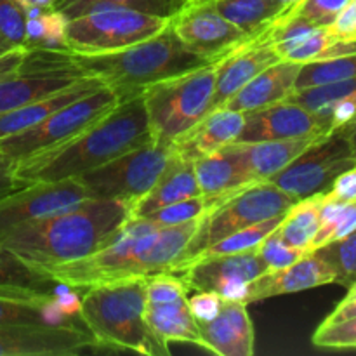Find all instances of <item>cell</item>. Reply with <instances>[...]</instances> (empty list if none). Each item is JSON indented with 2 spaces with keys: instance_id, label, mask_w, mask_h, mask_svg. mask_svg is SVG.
Returning a JSON list of instances; mask_svg holds the SVG:
<instances>
[{
  "instance_id": "cell-42",
  "label": "cell",
  "mask_w": 356,
  "mask_h": 356,
  "mask_svg": "<svg viewBox=\"0 0 356 356\" xmlns=\"http://www.w3.org/2000/svg\"><path fill=\"white\" fill-rule=\"evenodd\" d=\"M336 37L330 35V31L327 30V26H318L301 45L294 49V51L289 52L285 56V61L298 63V65H305V63L315 61L320 54H322L323 49L330 44Z\"/></svg>"
},
{
  "instance_id": "cell-39",
  "label": "cell",
  "mask_w": 356,
  "mask_h": 356,
  "mask_svg": "<svg viewBox=\"0 0 356 356\" xmlns=\"http://www.w3.org/2000/svg\"><path fill=\"white\" fill-rule=\"evenodd\" d=\"M351 0H301L282 17H299L315 26H329Z\"/></svg>"
},
{
  "instance_id": "cell-13",
  "label": "cell",
  "mask_w": 356,
  "mask_h": 356,
  "mask_svg": "<svg viewBox=\"0 0 356 356\" xmlns=\"http://www.w3.org/2000/svg\"><path fill=\"white\" fill-rule=\"evenodd\" d=\"M169 24L184 47L211 61H218L250 37L222 17L209 0L188 2Z\"/></svg>"
},
{
  "instance_id": "cell-28",
  "label": "cell",
  "mask_w": 356,
  "mask_h": 356,
  "mask_svg": "<svg viewBox=\"0 0 356 356\" xmlns=\"http://www.w3.org/2000/svg\"><path fill=\"white\" fill-rule=\"evenodd\" d=\"M322 200L323 193L312 195V197L294 202L291 209L285 212L277 232L289 245L309 252L316 232L320 228Z\"/></svg>"
},
{
  "instance_id": "cell-40",
  "label": "cell",
  "mask_w": 356,
  "mask_h": 356,
  "mask_svg": "<svg viewBox=\"0 0 356 356\" xmlns=\"http://www.w3.org/2000/svg\"><path fill=\"white\" fill-rule=\"evenodd\" d=\"M313 344L316 348L346 350L356 348V316L334 325H320L313 334Z\"/></svg>"
},
{
  "instance_id": "cell-21",
  "label": "cell",
  "mask_w": 356,
  "mask_h": 356,
  "mask_svg": "<svg viewBox=\"0 0 356 356\" xmlns=\"http://www.w3.org/2000/svg\"><path fill=\"white\" fill-rule=\"evenodd\" d=\"M245 124V113L219 106L209 111L198 124L172 143V152L181 159L197 162L198 159L219 152L238 139Z\"/></svg>"
},
{
  "instance_id": "cell-36",
  "label": "cell",
  "mask_w": 356,
  "mask_h": 356,
  "mask_svg": "<svg viewBox=\"0 0 356 356\" xmlns=\"http://www.w3.org/2000/svg\"><path fill=\"white\" fill-rule=\"evenodd\" d=\"M0 47H26V13L17 0H0Z\"/></svg>"
},
{
  "instance_id": "cell-43",
  "label": "cell",
  "mask_w": 356,
  "mask_h": 356,
  "mask_svg": "<svg viewBox=\"0 0 356 356\" xmlns=\"http://www.w3.org/2000/svg\"><path fill=\"white\" fill-rule=\"evenodd\" d=\"M225 299L214 291H195L191 298H188L190 312L197 322H209L214 318L222 308Z\"/></svg>"
},
{
  "instance_id": "cell-27",
  "label": "cell",
  "mask_w": 356,
  "mask_h": 356,
  "mask_svg": "<svg viewBox=\"0 0 356 356\" xmlns=\"http://www.w3.org/2000/svg\"><path fill=\"white\" fill-rule=\"evenodd\" d=\"M58 282L0 245V298L45 302Z\"/></svg>"
},
{
  "instance_id": "cell-22",
  "label": "cell",
  "mask_w": 356,
  "mask_h": 356,
  "mask_svg": "<svg viewBox=\"0 0 356 356\" xmlns=\"http://www.w3.org/2000/svg\"><path fill=\"white\" fill-rule=\"evenodd\" d=\"M325 136V134H323ZM322 136H306L294 139H273V141L232 143L228 148L243 163L256 181H270L298 159Z\"/></svg>"
},
{
  "instance_id": "cell-1",
  "label": "cell",
  "mask_w": 356,
  "mask_h": 356,
  "mask_svg": "<svg viewBox=\"0 0 356 356\" xmlns=\"http://www.w3.org/2000/svg\"><path fill=\"white\" fill-rule=\"evenodd\" d=\"M200 218L174 226H160L148 218H129L103 249L40 271L76 291L125 278L170 273L198 229Z\"/></svg>"
},
{
  "instance_id": "cell-15",
  "label": "cell",
  "mask_w": 356,
  "mask_h": 356,
  "mask_svg": "<svg viewBox=\"0 0 356 356\" xmlns=\"http://www.w3.org/2000/svg\"><path fill=\"white\" fill-rule=\"evenodd\" d=\"M89 193L76 177L31 183L0 200V233L76 207Z\"/></svg>"
},
{
  "instance_id": "cell-51",
  "label": "cell",
  "mask_w": 356,
  "mask_h": 356,
  "mask_svg": "<svg viewBox=\"0 0 356 356\" xmlns=\"http://www.w3.org/2000/svg\"><path fill=\"white\" fill-rule=\"evenodd\" d=\"M17 2L21 3L23 7H44V9H51V7H54V2L56 0H17Z\"/></svg>"
},
{
  "instance_id": "cell-4",
  "label": "cell",
  "mask_w": 356,
  "mask_h": 356,
  "mask_svg": "<svg viewBox=\"0 0 356 356\" xmlns=\"http://www.w3.org/2000/svg\"><path fill=\"white\" fill-rule=\"evenodd\" d=\"M66 52L76 72L101 80L120 99L141 94L152 83L214 63L181 44L170 24L155 37L111 52Z\"/></svg>"
},
{
  "instance_id": "cell-31",
  "label": "cell",
  "mask_w": 356,
  "mask_h": 356,
  "mask_svg": "<svg viewBox=\"0 0 356 356\" xmlns=\"http://www.w3.org/2000/svg\"><path fill=\"white\" fill-rule=\"evenodd\" d=\"M284 216L270 218V219H266V221L256 222V225L238 229V232L232 233V235L222 236L221 240H218V242L211 243V245L205 247L204 250H200V252H198L197 256H195L193 259L186 264V268L190 266V264L197 263V261L212 259V257L226 256V254H238V252H243V250L256 249V247L259 245V243L263 242V240L266 238L271 232H275V229L280 226ZM186 268H184V270H186Z\"/></svg>"
},
{
  "instance_id": "cell-32",
  "label": "cell",
  "mask_w": 356,
  "mask_h": 356,
  "mask_svg": "<svg viewBox=\"0 0 356 356\" xmlns=\"http://www.w3.org/2000/svg\"><path fill=\"white\" fill-rule=\"evenodd\" d=\"M356 229V202H341L323 193L320 209V228L312 243L309 252L325 243L339 240Z\"/></svg>"
},
{
  "instance_id": "cell-25",
  "label": "cell",
  "mask_w": 356,
  "mask_h": 356,
  "mask_svg": "<svg viewBox=\"0 0 356 356\" xmlns=\"http://www.w3.org/2000/svg\"><path fill=\"white\" fill-rule=\"evenodd\" d=\"M200 193L209 202L225 198L252 183H259L250 176L235 153L225 146L219 152L193 162Z\"/></svg>"
},
{
  "instance_id": "cell-45",
  "label": "cell",
  "mask_w": 356,
  "mask_h": 356,
  "mask_svg": "<svg viewBox=\"0 0 356 356\" xmlns=\"http://www.w3.org/2000/svg\"><path fill=\"white\" fill-rule=\"evenodd\" d=\"M356 115V90L350 92L348 96H344L343 99L337 101L329 111H327L325 118L330 125V131H336V129L343 127L344 124L351 120Z\"/></svg>"
},
{
  "instance_id": "cell-44",
  "label": "cell",
  "mask_w": 356,
  "mask_h": 356,
  "mask_svg": "<svg viewBox=\"0 0 356 356\" xmlns=\"http://www.w3.org/2000/svg\"><path fill=\"white\" fill-rule=\"evenodd\" d=\"M16 167H17L16 159L9 156L7 153L0 152V200H2L3 197H7V195L14 193V191L31 184L17 176Z\"/></svg>"
},
{
  "instance_id": "cell-41",
  "label": "cell",
  "mask_w": 356,
  "mask_h": 356,
  "mask_svg": "<svg viewBox=\"0 0 356 356\" xmlns=\"http://www.w3.org/2000/svg\"><path fill=\"white\" fill-rule=\"evenodd\" d=\"M45 302L0 298V325L2 323H45L42 316V308Z\"/></svg>"
},
{
  "instance_id": "cell-53",
  "label": "cell",
  "mask_w": 356,
  "mask_h": 356,
  "mask_svg": "<svg viewBox=\"0 0 356 356\" xmlns=\"http://www.w3.org/2000/svg\"><path fill=\"white\" fill-rule=\"evenodd\" d=\"M188 2H202V0H188Z\"/></svg>"
},
{
  "instance_id": "cell-18",
  "label": "cell",
  "mask_w": 356,
  "mask_h": 356,
  "mask_svg": "<svg viewBox=\"0 0 356 356\" xmlns=\"http://www.w3.org/2000/svg\"><path fill=\"white\" fill-rule=\"evenodd\" d=\"M330 125L322 115L313 113L292 101L247 111L245 124L235 143L273 141V139H294L306 136L329 134Z\"/></svg>"
},
{
  "instance_id": "cell-20",
  "label": "cell",
  "mask_w": 356,
  "mask_h": 356,
  "mask_svg": "<svg viewBox=\"0 0 356 356\" xmlns=\"http://www.w3.org/2000/svg\"><path fill=\"white\" fill-rule=\"evenodd\" d=\"M329 284H336L334 270L318 254L308 252L301 259L292 263L291 266L268 271V273L261 275L256 280L250 282L247 305L264 301V299L275 298V296L309 291V289Z\"/></svg>"
},
{
  "instance_id": "cell-3",
  "label": "cell",
  "mask_w": 356,
  "mask_h": 356,
  "mask_svg": "<svg viewBox=\"0 0 356 356\" xmlns=\"http://www.w3.org/2000/svg\"><path fill=\"white\" fill-rule=\"evenodd\" d=\"M152 141L145 99L134 94L70 141L19 160L16 174L28 183L72 179Z\"/></svg>"
},
{
  "instance_id": "cell-38",
  "label": "cell",
  "mask_w": 356,
  "mask_h": 356,
  "mask_svg": "<svg viewBox=\"0 0 356 356\" xmlns=\"http://www.w3.org/2000/svg\"><path fill=\"white\" fill-rule=\"evenodd\" d=\"M209 200L204 195H198V197L186 198V200L176 202V204L165 205V207L159 209V211L152 212L149 216H146L148 219L155 221L160 226H174L181 225V222L191 221V219H197L207 211Z\"/></svg>"
},
{
  "instance_id": "cell-52",
  "label": "cell",
  "mask_w": 356,
  "mask_h": 356,
  "mask_svg": "<svg viewBox=\"0 0 356 356\" xmlns=\"http://www.w3.org/2000/svg\"><path fill=\"white\" fill-rule=\"evenodd\" d=\"M351 6H353V9H355V14H356V0H351Z\"/></svg>"
},
{
  "instance_id": "cell-50",
  "label": "cell",
  "mask_w": 356,
  "mask_h": 356,
  "mask_svg": "<svg viewBox=\"0 0 356 356\" xmlns=\"http://www.w3.org/2000/svg\"><path fill=\"white\" fill-rule=\"evenodd\" d=\"M336 131L339 132V134L344 136V139L350 143L351 149H353V153L356 155V115L351 118L350 122H348V124H344L343 127L336 129Z\"/></svg>"
},
{
  "instance_id": "cell-46",
  "label": "cell",
  "mask_w": 356,
  "mask_h": 356,
  "mask_svg": "<svg viewBox=\"0 0 356 356\" xmlns=\"http://www.w3.org/2000/svg\"><path fill=\"white\" fill-rule=\"evenodd\" d=\"M327 193L336 200L356 202V163L336 177Z\"/></svg>"
},
{
  "instance_id": "cell-2",
  "label": "cell",
  "mask_w": 356,
  "mask_h": 356,
  "mask_svg": "<svg viewBox=\"0 0 356 356\" xmlns=\"http://www.w3.org/2000/svg\"><path fill=\"white\" fill-rule=\"evenodd\" d=\"M129 218L131 205L125 202L87 198L70 211L0 233V245L40 270L103 249Z\"/></svg>"
},
{
  "instance_id": "cell-8",
  "label": "cell",
  "mask_w": 356,
  "mask_h": 356,
  "mask_svg": "<svg viewBox=\"0 0 356 356\" xmlns=\"http://www.w3.org/2000/svg\"><path fill=\"white\" fill-rule=\"evenodd\" d=\"M120 101V96L113 89L106 86L99 87V89L75 99L73 103L66 104L61 110L54 111L45 120L38 122L24 131L16 132V134L2 138L0 139V152L7 153L19 162L35 153L63 145L86 131L94 122L103 118Z\"/></svg>"
},
{
  "instance_id": "cell-26",
  "label": "cell",
  "mask_w": 356,
  "mask_h": 356,
  "mask_svg": "<svg viewBox=\"0 0 356 356\" xmlns=\"http://www.w3.org/2000/svg\"><path fill=\"white\" fill-rule=\"evenodd\" d=\"M103 86L104 83L101 80L94 79V76H82L73 86L66 87V89L45 97V99L35 101V103L26 104V106L0 113V139L16 134V132L24 131V129L45 120L54 111L61 110L66 104L73 103L79 97L86 96V94L92 92V90L99 89Z\"/></svg>"
},
{
  "instance_id": "cell-16",
  "label": "cell",
  "mask_w": 356,
  "mask_h": 356,
  "mask_svg": "<svg viewBox=\"0 0 356 356\" xmlns=\"http://www.w3.org/2000/svg\"><path fill=\"white\" fill-rule=\"evenodd\" d=\"M94 346V337L73 323L0 325V356H76Z\"/></svg>"
},
{
  "instance_id": "cell-10",
  "label": "cell",
  "mask_w": 356,
  "mask_h": 356,
  "mask_svg": "<svg viewBox=\"0 0 356 356\" xmlns=\"http://www.w3.org/2000/svg\"><path fill=\"white\" fill-rule=\"evenodd\" d=\"M172 146L152 141L131 149L76 179L90 198L120 200L132 205L145 197L169 162Z\"/></svg>"
},
{
  "instance_id": "cell-5",
  "label": "cell",
  "mask_w": 356,
  "mask_h": 356,
  "mask_svg": "<svg viewBox=\"0 0 356 356\" xmlns=\"http://www.w3.org/2000/svg\"><path fill=\"white\" fill-rule=\"evenodd\" d=\"M146 278L134 277L87 287L80 320L97 346L153 356L165 355L145 318Z\"/></svg>"
},
{
  "instance_id": "cell-11",
  "label": "cell",
  "mask_w": 356,
  "mask_h": 356,
  "mask_svg": "<svg viewBox=\"0 0 356 356\" xmlns=\"http://www.w3.org/2000/svg\"><path fill=\"white\" fill-rule=\"evenodd\" d=\"M355 163L356 155L350 143L334 131L316 139L270 181L294 200H301L329 191L336 177Z\"/></svg>"
},
{
  "instance_id": "cell-30",
  "label": "cell",
  "mask_w": 356,
  "mask_h": 356,
  "mask_svg": "<svg viewBox=\"0 0 356 356\" xmlns=\"http://www.w3.org/2000/svg\"><path fill=\"white\" fill-rule=\"evenodd\" d=\"M186 3L188 0H56L54 9L61 10L66 19L104 7H125L170 19Z\"/></svg>"
},
{
  "instance_id": "cell-6",
  "label": "cell",
  "mask_w": 356,
  "mask_h": 356,
  "mask_svg": "<svg viewBox=\"0 0 356 356\" xmlns=\"http://www.w3.org/2000/svg\"><path fill=\"white\" fill-rule=\"evenodd\" d=\"M214 87L216 61L146 87L141 94L153 141L172 146L198 124L211 111Z\"/></svg>"
},
{
  "instance_id": "cell-37",
  "label": "cell",
  "mask_w": 356,
  "mask_h": 356,
  "mask_svg": "<svg viewBox=\"0 0 356 356\" xmlns=\"http://www.w3.org/2000/svg\"><path fill=\"white\" fill-rule=\"evenodd\" d=\"M257 252L259 257L263 259V263L266 264L268 271L282 270V268L291 266L292 263H296L298 259H301L302 256H306L308 252L298 249V247H292L278 235V232H271L263 242L257 245Z\"/></svg>"
},
{
  "instance_id": "cell-33",
  "label": "cell",
  "mask_w": 356,
  "mask_h": 356,
  "mask_svg": "<svg viewBox=\"0 0 356 356\" xmlns=\"http://www.w3.org/2000/svg\"><path fill=\"white\" fill-rule=\"evenodd\" d=\"M356 76V54L341 56V58L318 59L301 65L296 76L294 90L306 87L322 86V83L339 82V80L355 79Z\"/></svg>"
},
{
  "instance_id": "cell-23",
  "label": "cell",
  "mask_w": 356,
  "mask_h": 356,
  "mask_svg": "<svg viewBox=\"0 0 356 356\" xmlns=\"http://www.w3.org/2000/svg\"><path fill=\"white\" fill-rule=\"evenodd\" d=\"M299 68H301V65H298V63L280 59L275 65L263 70L250 82H247L222 106L247 113V111L280 103L294 92V83Z\"/></svg>"
},
{
  "instance_id": "cell-48",
  "label": "cell",
  "mask_w": 356,
  "mask_h": 356,
  "mask_svg": "<svg viewBox=\"0 0 356 356\" xmlns=\"http://www.w3.org/2000/svg\"><path fill=\"white\" fill-rule=\"evenodd\" d=\"M52 299H54L58 308L61 309L68 318H72V316H79L80 308H82V298H80L76 289H68V291L52 294Z\"/></svg>"
},
{
  "instance_id": "cell-34",
  "label": "cell",
  "mask_w": 356,
  "mask_h": 356,
  "mask_svg": "<svg viewBox=\"0 0 356 356\" xmlns=\"http://www.w3.org/2000/svg\"><path fill=\"white\" fill-rule=\"evenodd\" d=\"M356 90V76L355 79L339 80V82L322 83V86L306 87V89L294 90L291 96L287 97L292 103L299 104V106L306 108V110L318 113L325 118L327 111L334 106L339 99L348 96L350 92ZM327 120V118H325Z\"/></svg>"
},
{
  "instance_id": "cell-35",
  "label": "cell",
  "mask_w": 356,
  "mask_h": 356,
  "mask_svg": "<svg viewBox=\"0 0 356 356\" xmlns=\"http://www.w3.org/2000/svg\"><path fill=\"white\" fill-rule=\"evenodd\" d=\"M313 252L318 254L336 273V284L350 287L356 280V229L339 240L325 243Z\"/></svg>"
},
{
  "instance_id": "cell-17",
  "label": "cell",
  "mask_w": 356,
  "mask_h": 356,
  "mask_svg": "<svg viewBox=\"0 0 356 356\" xmlns=\"http://www.w3.org/2000/svg\"><path fill=\"white\" fill-rule=\"evenodd\" d=\"M280 59L271 38L270 23L216 61V87L211 110L222 106L247 82Z\"/></svg>"
},
{
  "instance_id": "cell-12",
  "label": "cell",
  "mask_w": 356,
  "mask_h": 356,
  "mask_svg": "<svg viewBox=\"0 0 356 356\" xmlns=\"http://www.w3.org/2000/svg\"><path fill=\"white\" fill-rule=\"evenodd\" d=\"M145 318L165 355L170 353V343L200 346L198 322L190 312L188 287L179 275L159 273L146 278Z\"/></svg>"
},
{
  "instance_id": "cell-24",
  "label": "cell",
  "mask_w": 356,
  "mask_h": 356,
  "mask_svg": "<svg viewBox=\"0 0 356 356\" xmlns=\"http://www.w3.org/2000/svg\"><path fill=\"white\" fill-rule=\"evenodd\" d=\"M198 195L202 193L197 176H195L193 162L181 159L179 155L170 152L169 162L152 190L131 205V218H146L165 205L198 197Z\"/></svg>"
},
{
  "instance_id": "cell-54",
  "label": "cell",
  "mask_w": 356,
  "mask_h": 356,
  "mask_svg": "<svg viewBox=\"0 0 356 356\" xmlns=\"http://www.w3.org/2000/svg\"><path fill=\"white\" fill-rule=\"evenodd\" d=\"M2 52H7V51H3V49H2V47H0V54H2Z\"/></svg>"
},
{
  "instance_id": "cell-29",
  "label": "cell",
  "mask_w": 356,
  "mask_h": 356,
  "mask_svg": "<svg viewBox=\"0 0 356 356\" xmlns=\"http://www.w3.org/2000/svg\"><path fill=\"white\" fill-rule=\"evenodd\" d=\"M222 17L245 31L254 35L271 21L285 14V6L280 0H209Z\"/></svg>"
},
{
  "instance_id": "cell-49",
  "label": "cell",
  "mask_w": 356,
  "mask_h": 356,
  "mask_svg": "<svg viewBox=\"0 0 356 356\" xmlns=\"http://www.w3.org/2000/svg\"><path fill=\"white\" fill-rule=\"evenodd\" d=\"M26 52L28 47H16L7 52H2L0 54V79H6V76L13 75V73L19 72Z\"/></svg>"
},
{
  "instance_id": "cell-19",
  "label": "cell",
  "mask_w": 356,
  "mask_h": 356,
  "mask_svg": "<svg viewBox=\"0 0 356 356\" xmlns=\"http://www.w3.org/2000/svg\"><path fill=\"white\" fill-rule=\"evenodd\" d=\"M200 348L219 356H252L256 336L245 302L225 299L209 322H198Z\"/></svg>"
},
{
  "instance_id": "cell-47",
  "label": "cell",
  "mask_w": 356,
  "mask_h": 356,
  "mask_svg": "<svg viewBox=\"0 0 356 356\" xmlns=\"http://www.w3.org/2000/svg\"><path fill=\"white\" fill-rule=\"evenodd\" d=\"M356 316V280L348 287V296L336 306L332 313L323 320V325H334L344 320H350Z\"/></svg>"
},
{
  "instance_id": "cell-9",
  "label": "cell",
  "mask_w": 356,
  "mask_h": 356,
  "mask_svg": "<svg viewBox=\"0 0 356 356\" xmlns=\"http://www.w3.org/2000/svg\"><path fill=\"white\" fill-rule=\"evenodd\" d=\"M170 19L125 7H104L68 19L70 52L96 54L129 47L165 30Z\"/></svg>"
},
{
  "instance_id": "cell-14",
  "label": "cell",
  "mask_w": 356,
  "mask_h": 356,
  "mask_svg": "<svg viewBox=\"0 0 356 356\" xmlns=\"http://www.w3.org/2000/svg\"><path fill=\"white\" fill-rule=\"evenodd\" d=\"M268 273L266 264L256 249L238 254L197 261L179 273L188 291H214L228 301L247 305L250 282Z\"/></svg>"
},
{
  "instance_id": "cell-7",
  "label": "cell",
  "mask_w": 356,
  "mask_h": 356,
  "mask_svg": "<svg viewBox=\"0 0 356 356\" xmlns=\"http://www.w3.org/2000/svg\"><path fill=\"white\" fill-rule=\"evenodd\" d=\"M294 202L298 200L284 193L271 181L252 183L228 197L209 202L207 211L200 218L198 229L188 242L183 254L177 257L170 273H181L200 250L221 240L222 236L270 218L284 216Z\"/></svg>"
}]
</instances>
